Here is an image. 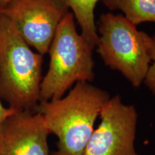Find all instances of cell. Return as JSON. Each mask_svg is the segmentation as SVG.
Segmentation results:
<instances>
[{
  "label": "cell",
  "mask_w": 155,
  "mask_h": 155,
  "mask_svg": "<svg viewBox=\"0 0 155 155\" xmlns=\"http://www.w3.org/2000/svg\"><path fill=\"white\" fill-rule=\"evenodd\" d=\"M83 155H138L135 139L138 114L133 105L124 104L119 95L108 99L99 114Z\"/></svg>",
  "instance_id": "6"
},
{
  "label": "cell",
  "mask_w": 155,
  "mask_h": 155,
  "mask_svg": "<svg viewBox=\"0 0 155 155\" xmlns=\"http://www.w3.org/2000/svg\"><path fill=\"white\" fill-rule=\"evenodd\" d=\"M151 38H152V44H151L150 54L152 64L148 70L144 83L149 88V90L155 95V34Z\"/></svg>",
  "instance_id": "10"
},
{
  "label": "cell",
  "mask_w": 155,
  "mask_h": 155,
  "mask_svg": "<svg viewBox=\"0 0 155 155\" xmlns=\"http://www.w3.org/2000/svg\"><path fill=\"white\" fill-rule=\"evenodd\" d=\"M43 55L32 50L0 14V98L17 111H35L40 101Z\"/></svg>",
  "instance_id": "2"
},
{
  "label": "cell",
  "mask_w": 155,
  "mask_h": 155,
  "mask_svg": "<svg viewBox=\"0 0 155 155\" xmlns=\"http://www.w3.org/2000/svg\"><path fill=\"white\" fill-rule=\"evenodd\" d=\"M74 18L71 12L65 15L50 44L49 68L40 84V101L59 99L75 83L94 80L95 47L77 32Z\"/></svg>",
  "instance_id": "3"
},
{
  "label": "cell",
  "mask_w": 155,
  "mask_h": 155,
  "mask_svg": "<svg viewBox=\"0 0 155 155\" xmlns=\"http://www.w3.org/2000/svg\"><path fill=\"white\" fill-rule=\"evenodd\" d=\"M111 98L88 82H78L59 99L40 101L35 111L43 116L50 134L58 138L51 155H83L101 108Z\"/></svg>",
  "instance_id": "1"
},
{
  "label": "cell",
  "mask_w": 155,
  "mask_h": 155,
  "mask_svg": "<svg viewBox=\"0 0 155 155\" xmlns=\"http://www.w3.org/2000/svg\"><path fill=\"white\" fill-rule=\"evenodd\" d=\"M80 25L81 35L93 46L98 43V34L95 22L94 10L99 0H63Z\"/></svg>",
  "instance_id": "9"
},
{
  "label": "cell",
  "mask_w": 155,
  "mask_h": 155,
  "mask_svg": "<svg viewBox=\"0 0 155 155\" xmlns=\"http://www.w3.org/2000/svg\"><path fill=\"white\" fill-rule=\"evenodd\" d=\"M97 53L110 68L119 71L134 87L141 86L152 62V38L121 15L100 17Z\"/></svg>",
  "instance_id": "4"
},
{
  "label": "cell",
  "mask_w": 155,
  "mask_h": 155,
  "mask_svg": "<svg viewBox=\"0 0 155 155\" xmlns=\"http://www.w3.org/2000/svg\"><path fill=\"white\" fill-rule=\"evenodd\" d=\"M12 0H0V7H2V6H5L7 5V3L10 2Z\"/></svg>",
  "instance_id": "12"
},
{
  "label": "cell",
  "mask_w": 155,
  "mask_h": 155,
  "mask_svg": "<svg viewBox=\"0 0 155 155\" xmlns=\"http://www.w3.org/2000/svg\"><path fill=\"white\" fill-rule=\"evenodd\" d=\"M50 134L40 114L15 112L0 124V155H50Z\"/></svg>",
  "instance_id": "7"
},
{
  "label": "cell",
  "mask_w": 155,
  "mask_h": 155,
  "mask_svg": "<svg viewBox=\"0 0 155 155\" xmlns=\"http://www.w3.org/2000/svg\"><path fill=\"white\" fill-rule=\"evenodd\" d=\"M70 9L63 0H12L0 7L30 48L48 53L58 26Z\"/></svg>",
  "instance_id": "5"
},
{
  "label": "cell",
  "mask_w": 155,
  "mask_h": 155,
  "mask_svg": "<svg viewBox=\"0 0 155 155\" xmlns=\"http://www.w3.org/2000/svg\"><path fill=\"white\" fill-rule=\"evenodd\" d=\"M1 98H0V124H2L5 120L8 118L9 116L13 114L15 112L17 111L12 109V108L8 107V106H5L2 104Z\"/></svg>",
  "instance_id": "11"
},
{
  "label": "cell",
  "mask_w": 155,
  "mask_h": 155,
  "mask_svg": "<svg viewBox=\"0 0 155 155\" xmlns=\"http://www.w3.org/2000/svg\"><path fill=\"white\" fill-rule=\"evenodd\" d=\"M111 10H121L135 25L155 22V0H102Z\"/></svg>",
  "instance_id": "8"
}]
</instances>
